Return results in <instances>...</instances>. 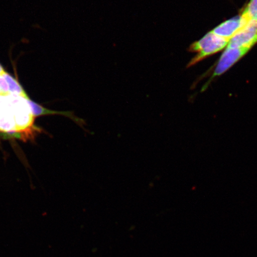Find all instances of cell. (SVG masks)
<instances>
[{"label":"cell","instance_id":"cell-2","mask_svg":"<svg viewBox=\"0 0 257 257\" xmlns=\"http://www.w3.org/2000/svg\"><path fill=\"white\" fill-rule=\"evenodd\" d=\"M7 95L14 110L17 132L30 127L33 124L34 116L27 99L9 93Z\"/></svg>","mask_w":257,"mask_h":257},{"label":"cell","instance_id":"cell-9","mask_svg":"<svg viewBox=\"0 0 257 257\" xmlns=\"http://www.w3.org/2000/svg\"><path fill=\"white\" fill-rule=\"evenodd\" d=\"M27 101L30 106L32 114H33L34 117L40 116V115L44 114L59 113V112L51 111L42 107L40 104L32 101L30 98L28 99Z\"/></svg>","mask_w":257,"mask_h":257},{"label":"cell","instance_id":"cell-11","mask_svg":"<svg viewBox=\"0 0 257 257\" xmlns=\"http://www.w3.org/2000/svg\"><path fill=\"white\" fill-rule=\"evenodd\" d=\"M6 72L5 71L4 68H3L2 64H0V75L3 76Z\"/></svg>","mask_w":257,"mask_h":257},{"label":"cell","instance_id":"cell-6","mask_svg":"<svg viewBox=\"0 0 257 257\" xmlns=\"http://www.w3.org/2000/svg\"><path fill=\"white\" fill-rule=\"evenodd\" d=\"M248 23V21L242 15L230 19L218 25L211 32L218 37L230 40L237 32Z\"/></svg>","mask_w":257,"mask_h":257},{"label":"cell","instance_id":"cell-4","mask_svg":"<svg viewBox=\"0 0 257 257\" xmlns=\"http://www.w3.org/2000/svg\"><path fill=\"white\" fill-rule=\"evenodd\" d=\"M256 43L257 22L250 21L231 38L227 47L238 48L245 46L253 47Z\"/></svg>","mask_w":257,"mask_h":257},{"label":"cell","instance_id":"cell-3","mask_svg":"<svg viewBox=\"0 0 257 257\" xmlns=\"http://www.w3.org/2000/svg\"><path fill=\"white\" fill-rule=\"evenodd\" d=\"M252 47L245 46L238 48L227 47L218 61L216 69L213 75L214 77L220 76L229 69L241 58L245 56Z\"/></svg>","mask_w":257,"mask_h":257},{"label":"cell","instance_id":"cell-7","mask_svg":"<svg viewBox=\"0 0 257 257\" xmlns=\"http://www.w3.org/2000/svg\"><path fill=\"white\" fill-rule=\"evenodd\" d=\"M3 76L4 77L6 82L8 83L9 94L20 96L21 97L27 99L30 98L24 88H22L20 83L17 80L13 78L7 72H6Z\"/></svg>","mask_w":257,"mask_h":257},{"label":"cell","instance_id":"cell-10","mask_svg":"<svg viewBox=\"0 0 257 257\" xmlns=\"http://www.w3.org/2000/svg\"><path fill=\"white\" fill-rule=\"evenodd\" d=\"M9 86L7 82L2 75H0V94H9Z\"/></svg>","mask_w":257,"mask_h":257},{"label":"cell","instance_id":"cell-5","mask_svg":"<svg viewBox=\"0 0 257 257\" xmlns=\"http://www.w3.org/2000/svg\"><path fill=\"white\" fill-rule=\"evenodd\" d=\"M8 94H0V132L12 133L17 132L14 110Z\"/></svg>","mask_w":257,"mask_h":257},{"label":"cell","instance_id":"cell-8","mask_svg":"<svg viewBox=\"0 0 257 257\" xmlns=\"http://www.w3.org/2000/svg\"><path fill=\"white\" fill-rule=\"evenodd\" d=\"M242 15L248 22H257V0H250Z\"/></svg>","mask_w":257,"mask_h":257},{"label":"cell","instance_id":"cell-1","mask_svg":"<svg viewBox=\"0 0 257 257\" xmlns=\"http://www.w3.org/2000/svg\"><path fill=\"white\" fill-rule=\"evenodd\" d=\"M229 40L218 37L211 31L201 38L200 40L191 45L189 50L191 52L198 53L188 64L187 67L195 65L204 58L212 55L223 50L229 44Z\"/></svg>","mask_w":257,"mask_h":257}]
</instances>
